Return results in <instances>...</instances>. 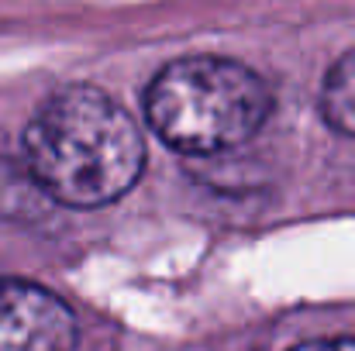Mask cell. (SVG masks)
I'll use <instances>...</instances> for the list:
<instances>
[{"label": "cell", "mask_w": 355, "mask_h": 351, "mask_svg": "<svg viewBox=\"0 0 355 351\" xmlns=\"http://www.w3.org/2000/svg\"><path fill=\"white\" fill-rule=\"evenodd\" d=\"M272 111L255 69L221 55L166 62L145 90L152 131L180 155H221L245 145Z\"/></svg>", "instance_id": "7a4b0ae2"}, {"label": "cell", "mask_w": 355, "mask_h": 351, "mask_svg": "<svg viewBox=\"0 0 355 351\" xmlns=\"http://www.w3.org/2000/svg\"><path fill=\"white\" fill-rule=\"evenodd\" d=\"M321 117L338 134L355 138V48L345 52L324 76L321 87Z\"/></svg>", "instance_id": "277c9868"}, {"label": "cell", "mask_w": 355, "mask_h": 351, "mask_svg": "<svg viewBox=\"0 0 355 351\" xmlns=\"http://www.w3.org/2000/svg\"><path fill=\"white\" fill-rule=\"evenodd\" d=\"M24 165L62 207L94 210L121 200L145 169V138L97 87L52 93L24 127Z\"/></svg>", "instance_id": "6da1fadb"}, {"label": "cell", "mask_w": 355, "mask_h": 351, "mask_svg": "<svg viewBox=\"0 0 355 351\" xmlns=\"http://www.w3.org/2000/svg\"><path fill=\"white\" fill-rule=\"evenodd\" d=\"M290 351H355V338H318V341H304Z\"/></svg>", "instance_id": "5b68a950"}, {"label": "cell", "mask_w": 355, "mask_h": 351, "mask_svg": "<svg viewBox=\"0 0 355 351\" xmlns=\"http://www.w3.org/2000/svg\"><path fill=\"white\" fill-rule=\"evenodd\" d=\"M76 317L52 289L0 279V351H73Z\"/></svg>", "instance_id": "3957f363"}]
</instances>
